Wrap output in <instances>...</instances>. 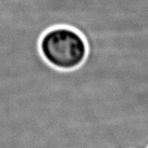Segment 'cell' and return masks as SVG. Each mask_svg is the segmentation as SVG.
Here are the masks:
<instances>
[{"mask_svg":"<svg viewBox=\"0 0 148 148\" xmlns=\"http://www.w3.org/2000/svg\"><path fill=\"white\" fill-rule=\"evenodd\" d=\"M40 53L51 66L62 71L77 69L86 60L88 47L77 30L66 26L51 28L41 36Z\"/></svg>","mask_w":148,"mask_h":148,"instance_id":"6da1fadb","label":"cell"}]
</instances>
